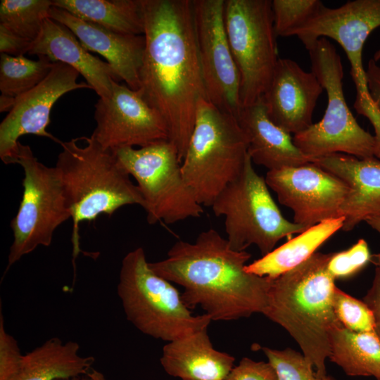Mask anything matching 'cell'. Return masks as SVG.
Segmentation results:
<instances>
[{"label": "cell", "instance_id": "ffe728a7", "mask_svg": "<svg viewBox=\"0 0 380 380\" xmlns=\"http://www.w3.org/2000/svg\"><path fill=\"white\" fill-rule=\"evenodd\" d=\"M28 53L44 56L53 63L72 67L84 77L99 98H109L113 82L120 81L106 61L90 53L68 27L49 18L32 42Z\"/></svg>", "mask_w": 380, "mask_h": 380}, {"label": "cell", "instance_id": "603a6c76", "mask_svg": "<svg viewBox=\"0 0 380 380\" xmlns=\"http://www.w3.org/2000/svg\"><path fill=\"white\" fill-rule=\"evenodd\" d=\"M80 349L76 341L52 337L24 355L16 380H62L87 375L95 359L80 355Z\"/></svg>", "mask_w": 380, "mask_h": 380}, {"label": "cell", "instance_id": "52a82bcc", "mask_svg": "<svg viewBox=\"0 0 380 380\" xmlns=\"http://www.w3.org/2000/svg\"><path fill=\"white\" fill-rule=\"evenodd\" d=\"M311 68L327 95L322 119L293 137L294 144L314 158L344 153L359 158L376 157L374 135L357 123L343 93V67L334 45L322 37L308 49Z\"/></svg>", "mask_w": 380, "mask_h": 380}, {"label": "cell", "instance_id": "9c48e42d", "mask_svg": "<svg viewBox=\"0 0 380 380\" xmlns=\"http://www.w3.org/2000/svg\"><path fill=\"white\" fill-rule=\"evenodd\" d=\"M112 151L136 180L149 224H174L201 216L203 206L186 184L177 150L170 140Z\"/></svg>", "mask_w": 380, "mask_h": 380}, {"label": "cell", "instance_id": "277c9868", "mask_svg": "<svg viewBox=\"0 0 380 380\" xmlns=\"http://www.w3.org/2000/svg\"><path fill=\"white\" fill-rule=\"evenodd\" d=\"M84 139V145L78 144L79 138L61 141L55 165L72 212L74 258L80 252V222L92 221L101 214L110 216L127 205L144 207L137 185L113 151L104 149L92 135Z\"/></svg>", "mask_w": 380, "mask_h": 380}, {"label": "cell", "instance_id": "4fadbf2b", "mask_svg": "<svg viewBox=\"0 0 380 380\" xmlns=\"http://www.w3.org/2000/svg\"><path fill=\"white\" fill-rule=\"evenodd\" d=\"M225 0H192L197 48L207 99L237 116L240 77L224 25Z\"/></svg>", "mask_w": 380, "mask_h": 380}, {"label": "cell", "instance_id": "7c38bea8", "mask_svg": "<svg viewBox=\"0 0 380 380\" xmlns=\"http://www.w3.org/2000/svg\"><path fill=\"white\" fill-rule=\"evenodd\" d=\"M224 25L240 77L241 107L260 99L279 60L272 1L225 0Z\"/></svg>", "mask_w": 380, "mask_h": 380}, {"label": "cell", "instance_id": "7a4b0ae2", "mask_svg": "<svg viewBox=\"0 0 380 380\" xmlns=\"http://www.w3.org/2000/svg\"><path fill=\"white\" fill-rule=\"evenodd\" d=\"M251 255L232 249L214 229L201 232L193 243L179 240L167 258L149 262L159 276L184 289L191 309L199 306L212 320L230 321L263 314L272 279L246 271Z\"/></svg>", "mask_w": 380, "mask_h": 380}, {"label": "cell", "instance_id": "6da1fadb", "mask_svg": "<svg viewBox=\"0 0 380 380\" xmlns=\"http://www.w3.org/2000/svg\"><path fill=\"white\" fill-rule=\"evenodd\" d=\"M145 49L138 90L163 119L182 162L206 98L192 0H142Z\"/></svg>", "mask_w": 380, "mask_h": 380}, {"label": "cell", "instance_id": "e575fe53", "mask_svg": "<svg viewBox=\"0 0 380 380\" xmlns=\"http://www.w3.org/2000/svg\"><path fill=\"white\" fill-rule=\"evenodd\" d=\"M371 262L375 267L374 277L372 286L363 298V301L373 313L375 332L380 337V254H372Z\"/></svg>", "mask_w": 380, "mask_h": 380}, {"label": "cell", "instance_id": "4316f807", "mask_svg": "<svg viewBox=\"0 0 380 380\" xmlns=\"http://www.w3.org/2000/svg\"><path fill=\"white\" fill-rule=\"evenodd\" d=\"M34 61L24 55L13 56L1 53L0 90L2 95L17 98L42 82L55 63L46 56H37Z\"/></svg>", "mask_w": 380, "mask_h": 380}, {"label": "cell", "instance_id": "d4e9b609", "mask_svg": "<svg viewBox=\"0 0 380 380\" xmlns=\"http://www.w3.org/2000/svg\"><path fill=\"white\" fill-rule=\"evenodd\" d=\"M53 6L115 32L144 33L142 0H53Z\"/></svg>", "mask_w": 380, "mask_h": 380}, {"label": "cell", "instance_id": "cb8c5ba5", "mask_svg": "<svg viewBox=\"0 0 380 380\" xmlns=\"http://www.w3.org/2000/svg\"><path fill=\"white\" fill-rule=\"evenodd\" d=\"M345 217L324 220L309 227L262 258L246 265L247 272L274 279L311 257L319 247L342 229Z\"/></svg>", "mask_w": 380, "mask_h": 380}, {"label": "cell", "instance_id": "30bf717a", "mask_svg": "<svg viewBox=\"0 0 380 380\" xmlns=\"http://www.w3.org/2000/svg\"><path fill=\"white\" fill-rule=\"evenodd\" d=\"M15 164L24 171L23 194L18 210L11 222L13 241L6 272L23 256L39 246H49L55 230L72 218L59 172L34 156L28 145L18 143Z\"/></svg>", "mask_w": 380, "mask_h": 380}, {"label": "cell", "instance_id": "74e56055", "mask_svg": "<svg viewBox=\"0 0 380 380\" xmlns=\"http://www.w3.org/2000/svg\"><path fill=\"white\" fill-rule=\"evenodd\" d=\"M15 101V98L1 94L0 99V111H10L13 108Z\"/></svg>", "mask_w": 380, "mask_h": 380}, {"label": "cell", "instance_id": "9a60e30c", "mask_svg": "<svg viewBox=\"0 0 380 380\" xmlns=\"http://www.w3.org/2000/svg\"><path fill=\"white\" fill-rule=\"evenodd\" d=\"M94 108L96 126L91 135L106 150L169 140L163 119L138 90L113 81L111 96L99 98Z\"/></svg>", "mask_w": 380, "mask_h": 380}, {"label": "cell", "instance_id": "ab89813d", "mask_svg": "<svg viewBox=\"0 0 380 380\" xmlns=\"http://www.w3.org/2000/svg\"><path fill=\"white\" fill-rule=\"evenodd\" d=\"M88 376L90 377L91 380H107L103 373L95 369H91L89 372Z\"/></svg>", "mask_w": 380, "mask_h": 380}, {"label": "cell", "instance_id": "7402d4cb", "mask_svg": "<svg viewBox=\"0 0 380 380\" xmlns=\"http://www.w3.org/2000/svg\"><path fill=\"white\" fill-rule=\"evenodd\" d=\"M234 361L231 355L214 348L208 328L167 342L160 359L167 374L182 380H225Z\"/></svg>", "mask_w": 380, "mask_h": 380}, {"label": "cell", "instance_id": "5b68a950", "mask_svg": "<svg viewBox=\"0 0 380 380\" xmlns=\"http://www.w3.org/2000/svg\"><path fill=\"white\" fill-rule=\"evenodd\" d=\"M148 263L141 247L122 260L117 293L127 320L141 333L167 342L208 328L211 318L193 315L182 293Z\"/></svg>", "mask_w": 380, "mask_h": 380}, {"label": "cell", "instance_id": "8d00e7d4", "mask_svg": "<svg viewBox=\"0 0 380 380\" xmlns=\"http://www.w3.org/2000/svg\"><path fill=\"white\" fill-rule=\"evenodd\" d=\"M365 70L370 96L380 111V65L372 58Z\"/></svg>", "mask_w": 380, "mask_h": 380}, {"label": "cell", "instance_id": "4dcf8cb0", "mask_svg": "<svg viewBox=\"0 0 380 380\" xmlns=\"http://www.w3.org/2000/svg\"><path fill=\"white\" fill-rule=\"evenodd\" d=\"M334 310L346 329L355 332L375 331L374 315L367 304L338 287L334 296Z\"/></svg>", "mask_w": 380, "mask_h": 380}, {"label": "cell", "instance_id": "d6986e66", "mask_svg": "<svg viewBox=\"0 0 380 380\" xmlns=\"http://www.w3.org/2000/svg\"><path fill=\"white\" fill-rule=\"evenodd\" d=\"M312 163L349 187L339 210V216L345 217L343 231H350L362 221L380 217V160L376 157L359 158L333 153L314 158Z\"/></svg>", "mask_w": 380, "mask_h": 380}, {"label": "cell", "instance_id": "f1b7e54d", "mask_svg": "<svg viewBox=\"0 0 380 380\" xmlns=\"http://www.w3.org/2000/svg\"><path fill=\"white\" fill-rule=\"evenodd\" d=\"M324 6L319 0H273L272 11L277 36L290 34L312 18Z\"/></svg>", "mask_w": 380, "mask_h": 380}, {"label": "cell", "instance_id": "d6a6232c", "mask_svg": "<svg viewBox=\"0 0 380 380\" xmlns=\"http://www.w3.org/2000/svg\"><path fill=\"white\" fill-rule=\"evenodd\" d=\"M24 355L15 338L7 332L0 310V380H16L22 368Z\"/></svg>", "mask_w": 380, "mask_h": 380}, {"label": "cell", "instance_id": "60d3db41", "mask_svg": "<svg viewBox=\"0 0 380 380\" xmlns=\"http://www.w3.org/2000/svg\"><path fill=\"white\" fill-rule=\"evenodd\" d=\"M62 380H91V379L88 375H85V376H77V377H75L72 379H62Z\"/></svg>", "mask_w": 380, "mask_h": 380}, {"label": "cell", "instance_id": "f35d334b", "mask_svg": "<svg viewBox=\"0 0 380 380\" xmlns=\"http://www.w3.org/2000/svg\"><path fill=\"white\" fill-rule=\"evenodd\" d=\"M372 229L380 234V217H374L365 221Z\"/></svg>", "mask_w": 380, "mask_h": 380}, {"label": "cell", "instance_id": "2e32d148", "mask_svg": "<svg viewBox=\"0 0 380 380\" xmlns=\"http://www.w3.org/2000/svg\"><path fill=\"white\" fill-rule=\"evenodd\" d=\"M80 73L72 67L55 63L46 77L35 87L15 98L13 108L0 124V158L6 164H15L19 138L34 134L61 141L46 130L52 107L63 95L75 89H91L77 82Z\"/></svg>", "mask_w": 380, "mask_h": 380}, {"label": "cell", "instance_id": "8fae6325", "mask_svg": "<svg viewBox=\"0 0 380 380\" xmlns=\"http://www.w3.org/2000/svg\"><path fill=\"white\" fill-rule=\"evenodd\" d=\"M380 27V0L348 1L338 8L323 6L310 20L291 32L308 50L319 38L338 42L350 65V75L356 89L353 105L356 112L366 117L374 129L376 157L380 158V111L372 100L362 63L364 44L373 30Z\"/></svg>", "mask_w": 380, "mask_h": 380}, {"label": "cell", "instance_id": "f546056e", "mask_svg": "<svg viewBox=\"0 0 380 380\" xmlns=\"http://www.w3.org/2000/svg\"><path fill=\"white\" fill-rule=\"evenodd\" d=\"M279 380H336L333 376H319L312 364L300 353L291 348L276 350L262 348Z\"/></svg>", "mask_w": 380, "mask_h": 380}, {"label": "cell", "instance_id": "83f0119b", "mask_svg": "<svg viewBox=\"0 0 380 380\" xmlns=\"http://www.w3.org/2000/svg\"><path fill=\"white\" fill-rule=\"evenodd\" d=\"M52 6L50 0H1L0 25L33 42L49 18Z\"/></svg>", "mask_w": 380, "mask_h": 380}, {"label": "cell", "instance_id": "ba28073f", "mask_svg": "<svg viewBox=\"0 0 380 380\" xmlns=\"http://www.w3.org/2000/svg\"><path fill=\"white\" fill-rule=\"evenodd\" d=\"M211 208L215 216L224 217L227 239L237 251L255 245L263 256L281 239H291L307 229L282 215L249 155L241 174L220 193Z\"/></svg>", "mask_w": 380, "mask_h": 380}, {"label": "cell", "instance_id": "8992f818", "mask_svg": "<svg viewBox=\"0 0 380 380\" xmlns=\"http://www.w3.org/2000/svg\"><path fill=\"white\" fill-rule=\"evenodd\" d=\"M248 148L236 117L220 110L207 99H201L182 172L202 206L211 207L220 193L241 174Z\"/></svg>", "mask_w": 380, "mask_h": 380}, {"label": "cell", "instance_id": "484cf974", "mask_svg": "<svg viewBox=\"0 0 380 380\" xmlns=\"http://www.w3.org/2000/svg\"><path fill=\"white\" fill-rule=\"evenodd\" d=\"M329 359L351 376L380 380V337L375 331L355 332L342 325L330 334Z\"/></svg>", "mask_w": 380, "mask_h": 380}, {"label": "cell", "instance_id": "836d02e7", "mask_svg": "<svg viewBox=\"0 0 380 380\" xmlns=\"http://www.w3.org/2000/svg\"><path fill=\"white\" fill-rule=\"evenodd\" d=\"M225 380H279L270 362H256L248 357L234 366Z\"/></svg>", "mask_w": 380, "mask_h": 380}, {"label": "cell", "instance_id": "e0dca14e", "mask_svg": "<svg viewBox=\"0 0 380 380\" xmlns=\"http://www.w3.org/2000/svg\"><path fill=\"white\" fill-rule=\"evenodd\" d=\"M323 90L312 70H304L292 59L279 58L262 99L270 120L294 135L313 124L312 114Z\"/></svg>", "mask_w": 380, "mask_h": 380}, {"label": "cell", "instance_id": "44dd1931", "mask_svg": "<svg viewBox=\"0 0 380 380\" xmlns=\"http://www.w3.org/2000/svg\"><path fill=\"white\" fill-rule=\"evenodd\" d=\"M236 118L246 136L253 163L272 170L312 162L294 144L291 134L270 120L262 98L241 107Z\"/></svg>", "mask_w": 380, "mask_h": 380}, {"label": "cell", "instance_id": "3957f363", "mask_svg": "<svg viewBox=\"0 0 380 380\" xmlns=\"http://www.w3.org/2000/svg\"><path fill=\"white\" fill-rule=\"evenodd\" d=\"M330 253L316 252L272 279L263 315L284 327L319 376H326L331 330L342 325L334 310L336 286L327 270Z\"/></svg>", "mask_w": 380, "mask_h": 380}, {"label": "cell", "instance_id": "d590c367", "mask_svg": "<svg viewBox=\"0 0 380 380\" xmlns=\"http://www.w3.org/2000/svg\"><path fill=\"white\" fill-rule=\"evenodd\" d=\"M32 41L0 25V52L13 56L28 53Z\"/></svg>", "mask_w": 380, "mask_h": 380}, {"label": "cell", "instance_id": "b9f144b4", "mask_svg": "<svg viewBox=\"0 0 380 380\" xmlns=\"http://www.w3.org/2000/svg\"><path fill=\"white\" fill-rule=\"evenodd\" d=\"M373 59L376 61V62H378L380 61V48L379 49V50H377L374 55V57H373Z\"/></svg>", "mask_w": 380, "mask_h": 380}, {"label": "cell", "instance_id": "1f68e13d", "mask_svg": "<svg viewBox=\"0 0 380 380\" xmlns=\"http://www.w3.org/2000/svg\"><path fill=\"white\" fill-rule=\"evenodd\" d=\"M372 255L367 241L360 239L348 249L332 253L327 270L334 279L348 278L371 262Z\"/></svg>", "mask_w": 380, "mask_h": 380}, {"label": "cell", "instance_id": "5bb4252c", "mask_svg": "<svg viewBox=\"0 0 380 380\" xmlns=\"http://www.w3.org/2000/svg\"><path fill=\"white\" fill-rule=\"evenodd\" d=\"M265 181L279 202L293 212V222L306 229L340 217L349 192L343 181L312 162L268 170Z\"/></svg>", "mask_w": 380, "mask_h": 380}, {"label": "cell", "instance_id": "ac0fdd59", "mask_svg": "<svg viewBox=\"0 0 380 380\" xmlns=\"http://www.w3.org/2000/svg\"><path fill=\"white\" fill-rule=\"evenodd\" d=\"M51 18L68 27L88 51L101 55L127 86L137 91L145 49L144 35L126 34L108 30L52 6Z\"/></svg>", "mask_w": 380, "mask_h": 380}]
</instances>
